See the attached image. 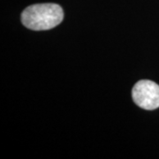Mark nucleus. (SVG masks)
<instances>
[{
  "instance_id": "f257e3e1",
  "label": "nucleus",
  "mask_w": 159,
  "mask_h": 159,
  "mask_svg": "<svg viewBox=\"0 0 159 159\" xmlns=\"http://www.w3.org/2000/svg\"><path fill=\"white\" fill-rule=\"evenodd\" d=\"M64 12L57 4H37L27 7L21 13V22L31 30H49L62 22Z\"/></svg>"
},
{
  "instance_id": "f03ea898",
  "label": "nucleus",
  "mask_w": 159,
  "mask_h": 159,
  "mask_svg": "<svg viewBox=\"0 0 159 159\" xmlns=\"http://www.w3.org/2000/svg\"><path fill=\"white\" fill-rule=\"evenodd\" d=\"M132 97L135 104L144 110L159 108V85L152 80H139L133 88Z\"/></svg>"
}]
</instances>
